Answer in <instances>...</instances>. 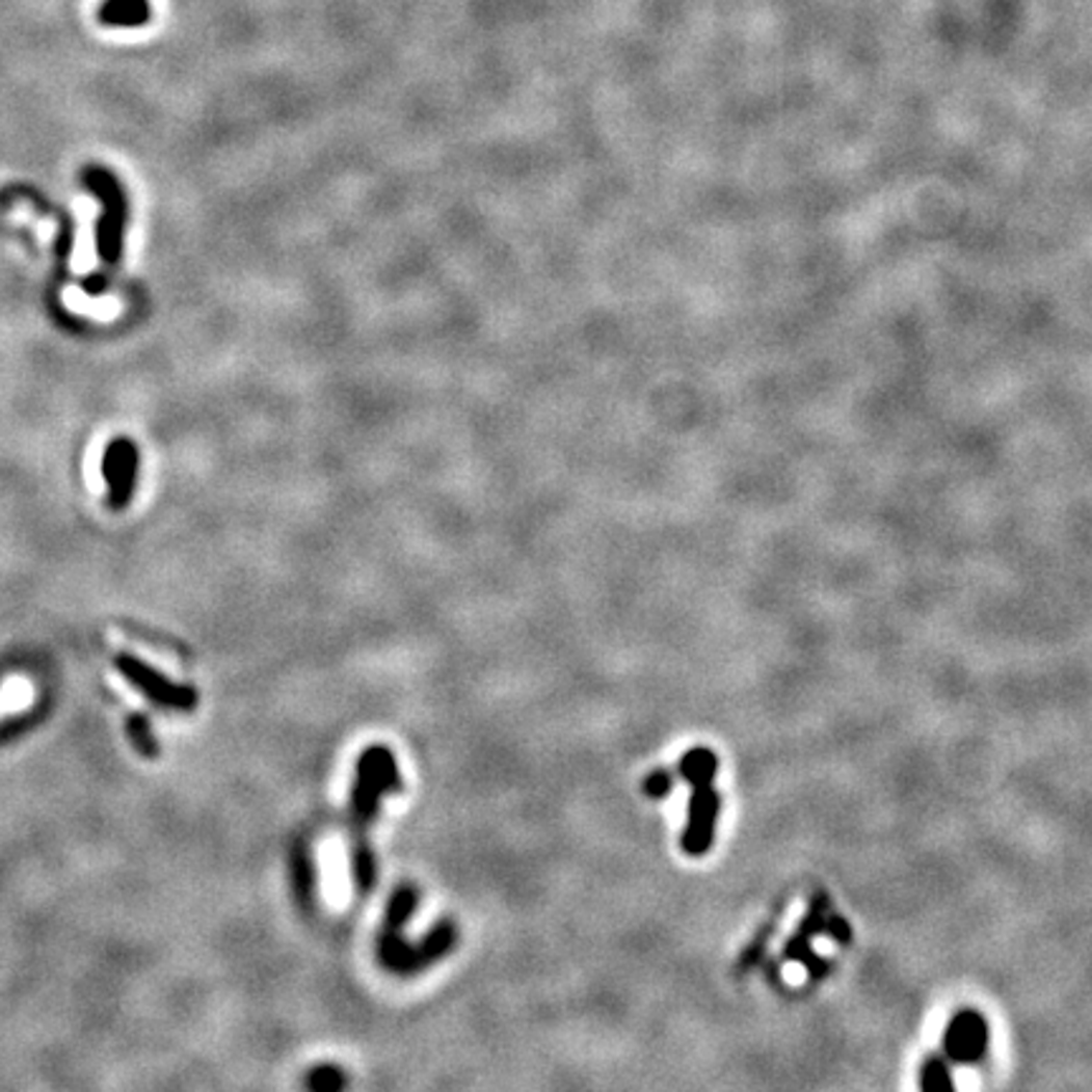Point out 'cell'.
I'll use <instances>...</instances> for the list:
<instances>
[{
	"mask_svg": "<svg viewBox=\"0 0 1092 1092\" xmlns=\"http://www.w3.org/2000/svg\"><path fill=\"white\" fill-rule=\"evenodd\" d=\"M402 776L397 758L390 746L370 744L359 753L357 769H354L352 794H349V807L357 827H367L379 815V804L390 794L402 792Z\"/></svg>",
	"mask_w": 1092,
	"mask_h": 1092,
	"instance_id": "6da1fadb",
	"label": "cell"
},
{
	"mask_svg": "<svg viewBox=\"0 0 1092 1092\" xmlns=\"http://www.w3.org/2000/svg\"><path fill=\"white\" fill-rule=\"evenodd\" d=\"M84 185L97 195L102 215L97 223V250L99 259L107 266H114L125 250V228H127V195L119 180L104 167H86Z\"/></svg>",
	"mask_w": 1092,
	"mask_h": 1092,
	"instance_id": "7a4b0ae2",
	"label": "cell"
},
{
	"mask_svg": "<svg viewBox=\"0 0 1092 1092\" xmlns=\"http://www.w3.org/2000/svg\"><path fill=\"white\" fill-rule=\"evenodd\" d=\"M114 668L137 693H142L150 703L160 705L165 711H178V714H190L197 709V691L188 683H175L167 678L165 673H160L157 668H152L150 663H144L142 658L132 656V652H119L114 656Z\"/></svg>",
	"mask_w": 1092,
	"mask_h": 1092,
	"instance_id": "3957f363",
	"label": "cell"
},
{
	"mask_svg": "<svg viewBox=\"0 0 1092 1092\" xmlns=\"http://www.w3.org/2000/svg\"><path fill=\"white\" fill-rule=\"evenodd\" d=\"M691 799H688V817L686 827L681 834V850L688 857H703L714 848L718 815H721V797H718L714 784L691 787Z\"/></svg>",
	"mask_w": 1092,
	"mask_h": 1092,
	"instance_id": "277c9868",
	"label": "cell"
},
{
	"mask_svg": "<svg viewBox=\"0 0 1092 1092\" xmlns=\"http://www.w3.org/2000/svg\"><path fill=\"white\" fill-rule=\"evenodd\" d=\"M989 1049V1024L977 1009H959L943 1032V1055L954 1065H977Z\"/></svg>",
	"mask_w": 1092,
	"mask_h": 1092,
	"instance_id": "5b68a950",
	"label": "cell"
},
{
	"mask_svg": "<svg viewBox=\"0 0 1092 1092\" xmlns=\"http://www.w3.org/2000/svg\"><path fill=\"white\" fill-rule=\"evenodd\" d=\"M137 469L139 453L134 441L130 437H114L104 451L102 473L109 486V506L114 511H122L130 506L134 486H137Z\"/></svg>",
	"mask_w": 1092,
	"mask_h": 1092,
	"instance_id": "8992f818",
	"label": "cell"
},
{
	"mask_svg": "<svg viewBox=\"0 0 1092 1092\" xmlns=\"http://www.w3.org/2000/svg\"><path fill=\"white\" fill-rule=\"evenodd\" d=\"M827 918H829V898L820 893V896L811 898L807 915H804V921L799 923L797 933H794L790 941H787L784 959L794 961V963H802V966H807L811 974H820L825 963L811 954V941H815L820 933H825Z\"/></svg>",
	"mask_w": 1092,
	"mask_h": 1092,
	"instance_id": "52a82bcc",
	"label": "cell"
},
{
	"mask_svg": "<svg viewBox=\"0 0 1092 1092\" xmlns=\"http://www.w3.org/2000/svg\"><path fill=\"white\" fill-rule=\"evenodd\" d=\"M458 943V926L451 918L437 921L428 933H425L423 941L410 943L405 961V974L402 977H415V974L425 971L428 966H433L441 959H446L448 954Z\"/></svg>",
	"mask_w": 1092,
	"mask_h": 1092,
	"instance_id": "ba28073f",
	"label": "cell"
},
{
	"mask_svg": "<svg viewBox=\"0 0 1092 1092\" xmlns=\"http://www.w3.org/2000/svg\"><path fill=\"white\" fill-rule=\"evenodd\" d=\"M150 0H104L99 5L97 19L104 26L114 28H139L150 23Z\"/></svg>",
	"mask_w": 1092,
	"mask_h": 1092,
	"instance_id": "9c48e42d",
	"label": "cell"
},
{
	"mask_svg": "<svg viewBox=\"0 0 1092 1092\" xmlns=\"http://www.w3.org/2000/svg\"><path fill=\"white\" fill-rule=\"evenodd\" d=\"M718 774V756L705 746H693L678 762V776L688 787L714 784Z\"/></svg>",
	"mask_w": 1092,
	"mask_h": 1092,
	"instance_id": "30bf717a",
	"label": "cell"
},
{
	"mask_svg": "<svg viewBox=\"0 0 1092 1092\" xmlns=\"http://www.w3.org/2000/svg\"><path fill=\"white\" fill-rule=\"evenodd\" d=\"M420 903V890L415 883H400L390 896L388 908H384V923L382 928H393V931H402V928L410 923V918L418 910Z\"/></svg>",
	"mask_w": 1092,
	"mask_h": 1092,
	"instance_id": "8fae6325",
	"label": "cell"
},
{
	"mask_svg": "<svg viewBox=\"0 0 1092 1092\" xmlns=\"http://www.w3.org/2000/svg\"><path fill=\"white\" fill-rule=\"evenodd\" d=\"M352 868H354V883H357V890L362 893V896H367L377 880V862H375V852H372L370 843H367L365 837H359L357 843H354Z\"/></svg>",
	"mask_w": 1092,
	"mask_h": 1092,
	"instance_id": "7c38bea8",
	"label": "cell"
},
{
	"mask_svg": "<svg viewBox=\"0 0 1092 1092\" xmlns=\"http://www.w3.org/2000/svg\"><path fill=\"white\" fill-rule=\"evenodd\" d=\"M127 739L132 741L134 751H137L142 758L160 756V744H157L155 734H152L148 716L132 714L130 718H127Z\"/></svg>",
	"mask_w": 1092,
	"mask_h": 1092,
	"instance_id": "4fadbf2b",
	"label": "cell"
},
{
	"mask_svg": "<svg viewBox=\"0 0 1092 1092\" xmlns=\"http://www.w3.org/2000/svg\"><path fill=\"white\" fill-rule=\"evenodd\" d=\"M918 1088L926 1090V1092L954 1090L956 1088L954 1074H951L949 1062H945L943 1057L933 1055V1057H928L926 1062H923L921 1077H918Z\"/></svg>",
	"mask_w": 1092,
	"mask_h": 1092,
	"instance_id": "5bb4252c",
	"label": "cell"
},
{
	"mask_svg": "<svg viewBox=\"0 0 1092 1092\" xmlns=\"http://www.w3.org/2000/svg\"><path fill=\"white\" fill-rule=\"evenodd\" d=\"M347 1072H344L340 1065H329V1062L312 1067V1070L307 1072V1077H303V1088L312 1092H335L347 1088Z\"/></svg>",
	"mask_w": 1092,
	"mask_h": 1092,
	"instance_id": "9a60e30c",
	"label": "cell"
},
{
	"mask_svg": "<svg viewBox=\"0 0 1092 1092\" xmlns=\"http://www.w3.org/2000/svg\"><path fill=\"white\" fill-rule=\"evenodd\" d=\"M294 885L299 893L301 903H312L314 887H317V875H314V862L309 857L307 848H296L294 852Z\"/></svg>",
	"mask_w": 1092,
	"mask_h": 1092,
	"instance_id": "2e32d148",
	"label": "cell"
},
{
	"mask_svg": "<svg viewBox=\"0 0 1092 1092\" xmlns=\"http://www.w3.org/2000/svg\"><path fill=\"white\" fill-rule=\"evenodd\" d=\"M673 784H675V776L670 774L668 769H656V772H650L645 779H642V792H645V797H650V799H665L670 792H673Z\"/></svg>",
	"mask_w": 1092,
	"mask_h": 1092,
	"instance_id": "e0dca14e",
	"label": "cell"
},
{
	"mask_svg": "<svg viewBox=\"0 0 1092 1092\" xmlns=\"http://www.w3.org/2000/svg\"><path fill=\"white\" fill-rule=\"evenodd\" d=\"M825 936H832L837 943H848V941H852V928L843 918H840V915L829 913L827 926H825Z\"/></svg>",
	"mask_w": 1092,
	"mask_h": 1092,
	"instance_id": "ac0fdd59",
	"label": "cell"
}]
</instances>
